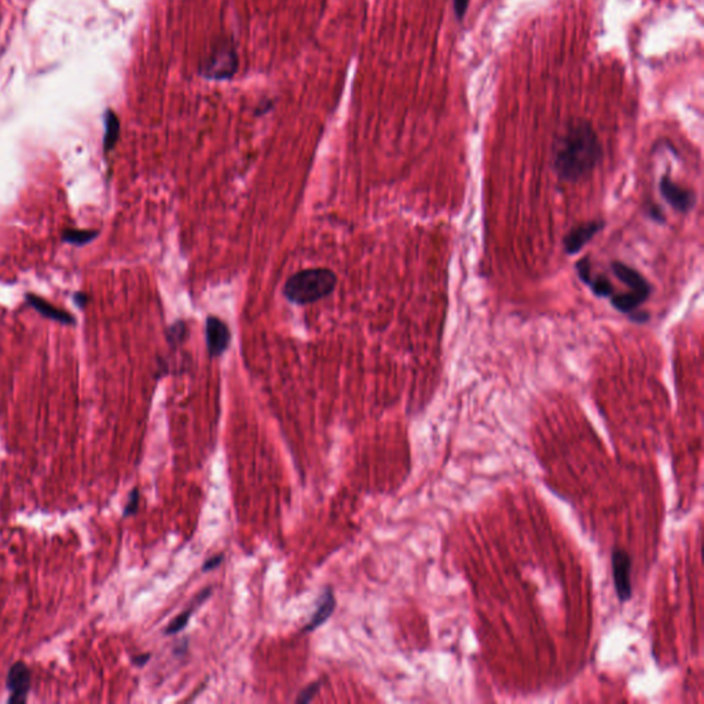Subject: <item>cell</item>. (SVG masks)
<instances>
[{
    "label": "cell",
    "instance_id": "obj_14",
    "mask_svg": "<svg viewBox=\"0 0 704 704\" xmlns=\"http://www.w3.org/2000/svg\"><path fill=\"white\" fill-rule=\"evenodd\" d=\"M105 125H107V132H105V150L109 152L113 149V146L117 142L118 132H120V123L118 118L113 111L107 113L105 118Z\"/></svg>",
    "mask_w": 704,
    "mask_h": 704
},
{
    "label": "cell",
    "instance_id": "obj_13",
    "mask_svg": "<svg viewBox=\"0 0 704 704\" xmlns=\"http://www.w3.org/2000/svg\"><path fill=\"white\" fill-rule=\"evenodd\" d=\"M211 593H212V589H211V588L204 589V590H203L198 596L194 598V601H193V604H191L193 607H190V608H187L185 612L179 613V615H178V616H176V618H175V619H173V620H172V622L166 626V629H165V634H168V636H169V634H176V633L182 632V630L186 627V625L189 623V620H190V618H191V615H193L194 609H196L197 607H200V605H201V604H203V602H204L208 597L211 596Z\"/></svg>",
    "mask_w": 704,
    "mask_h": 704
},
{
    "label": "cell",
    "instance_id": "obj_3",
    "mask_svg": "<svg viewBox=\"0 0 704 704\" xmlns=\"http://www.w3.org/2000/svg\"><path fill=\"white\" fill-rule=\"evenodd\" d=\"M611 568L616 596L620 602H626L633 597L632 557L629 552L622 547H615L611 554Z\"/></svg>",
    "mask_w": 704,
    "mask_h": 704
},
{
    "label": "cell",
    "instance_id": "obj_8",
    "mask_svg": "<svg viewBox=\"0 0 704 704\" xmlns=\"http://www.w3.org/2000/svg\"><path fill=\"white\" fill-rule=\"evenodd\" d=\"M205 334H207V347H208L210 355L212 358L220 357L227 350V347L230 344L231 334H230L228 326L217 317H208L207 325H205Z\"/></svg>",
    "mask_w": 704,
    "mask_h": 704
},
{
    "label": "cell",
    "instance_id": "obj_5",
    "mask_svg": "<svg viewBox=\"0 0 704 704\" xmlns=\"http://www.w3.org/2000/svg\"><path fill=\"white\" fill-rule=\"evenodd\" d=\"M605 227L604 220H590L572 227L563 240L567 255H577Z\"/></svg>",
    "mask_w": 704,
    "mask_h": 704
},
{
    "label": "cell",
    "instance_id": "obj_11",
    "mask_svg": "<svg viewBox=\"0 0 704 704\" xmlns=\"http://www.w3.org/2000/svg\"><path fill=\"white\" fill-rule=\"evenodd\" d=\"M334 608H336L334 595H333V592H331L330 588H326L324 595L321 596V600H320L317 611L314 612L311 620L306 625V627L303 629V632L308 633V632L317 630L321 625H324L326 620L331 616V613L334 612Z\"/></svg>",
    "mask_w": 704,
    "mask_h": 704
},
{
    "label": "cell",
    "instance_id": "obj_19",
    "mask_svg": "<svg viewBox=\"0 0 704 704\" xmlns=\"http://www.w3.org/2000/svg\"><path fill=\"white\" fill-rule=\"evenodd\" d=\"M468 6H469V0H454V13H455L458 21H462L465 18Z\"/></svg>",
    "mask_w": 704,
    "mask_h": 704
},
{
    "label": "cell",
    "instance_id": "obj_2",
    "mask_svg": "<svg viewBox=\"0 0 704 704\" xmlns=\"http://www.w3.org/2000/svg\"><path fill=\"white\" fill-rule=\"evenodd\" d=\"M337 278L329 269H307L293 274L283 286L285 297L295 304H310L329 296Z\"/></svg>",
    "mask_w": 704,
    "mask_h": 704
},
{
    "label": "cell",
    "instance_id": "obj_21",
    "mask_svg": "<svg viewBox=\"0 0 704 704\" xmlns=\"http://www.w3.org/2000/svg\"><path fill=\"white\" fill-rule=\"evenodd\" d=\"M223 558H224V556H223L221 553H220V554H217V556H214V557H211V558H208V560L205 561V564L203 565V571H204V572H210V571L215 570L217 567H219V565L221 564Z\"/></svg>",
    "mask_w": 704,
    "mask_h": 704
},
{
    "label": "cell",
    "instance_id": "obj_1",
    "mask_svg": "<svg viewBox=\"0 0 704 704\" xmlns=\"http://www.w3.org/2000/svg\"><path fill=\"white\" fill-rule=\"evenodd\" d=\"M602 156V146L592 123L572 120L554 141L553 169L563 182H579L596 169Z\"/></svg>",
    "mask_w": 704,
    "mask_h": 704
},
{
    "label": "cell",
    "instance_id": "obj_9",
    "mask_svg": "<svg viewBox=\"0 0 704 704\" xmlns=\"http://www.w3.org/2000/svg\"><path fill=\"white\" fill-rule=\"evenodd\" d=\"M577 270H578V275H579L581 281L585 282L592 289L593 295H596L597 297H611L612 295L616 293L615 286L611 283V281L607 276H604V275L593 276L592 275L589 258H585L581 262H578Z\"/></svg>",
    "mask_w": 704,
    "mask_h": 704
},
{
    "label": "cell",
    "instance_id": "obj_4",
    "mask_svg": "<svg viewBox=\"0 0 704 704\" xmlns=\"http://www.w3.org/2000/svg\"><path fill=\"white\" fill-rule=\"evenodd\" d=\"M659 190L664 201L680 214H688L696 204V194L694 190L675 183L670 176L660 178Z\"/></svg>",
    "mask_w": 704,
    "mask_h": 704
},
{
    "label": "cell",
    "instance_id": "obj_17",
    "mask_svg": "<svg viewBox=\"0 0 704 704\" xmlns=\"http://www.w3.org/2000/svg\"><path fill=\"white\" fill-rule=\"evenodd\" d=\"M138 503H139V490H138V488H134V490L130 492L128 502H127L125 509H124V517L135 515V513H136V510H138Z\"/></svg>",
    "mask_w": 704,
    "mask_h": 704
},
{
    "label": "cell",
    "instance_id": "obj_22",
    "mask_svg": "<svg viewBox=\"0 0 704 704\" xmlns=\"http://www.w3.org/2000/svg\"><path fill=\"white\" fill-rule=\"evenodd\" d=\"M149 659H150V653H145V655H139V656L132 657V662H134V664H136V666H143V664H146V663H148V660H149Z\"/></svg>",
    "mask_w": 704,
    "mask_h": 704
},
{
    "label": "cell",
    "instance_id": "obj_6",
    "mask_svg": "<svg viewBox=\"0 0 704 704\" xmlns=\"http://www.w3.org/2000/svg\"><path fill=\"white\" fill-rule=\"evenodd\" d=\"M31 670L22 663L17 662L11 666L7 674V688L10 691L8 703H25L28 692L31 689Z\"/></svg>",
    "mask_w": 704,
    "mask_h": 704
},
{
    "label": "cell",
    "instance_id": "obj_10",
    "mask_svg": "<svg viewBox=\"0 0 704 704\" xmlns=\"http://www.w3.org/2000/svg\"><path fill=\"white\" fill-rule=\"evenodd\" d=\"M235 65L237 61L234 52L228 47H223L221 50L212 55L205 68V73L207 76L214 79H223L226 76L233 75V72L235 70Z\"/></svg>",
    "mask_w": 704,
    "mask_h": 704
},
{
    "label": "cell",
    "instance_id": "obj_16",
    "mask_svg": "<svg viewBox=\"0 0 704 704\" xmlns=\"http://www.w3.org/2000/svg\"><path fill=\"white\" fill-rule=\"evenodd\" d=\"M320 688H321V682H314V684L308 685L306 689H303V691L299 694V696H297V699H296V703L306 704L308 703V702H311V701H313V698H314V696L317 695V692L320 691Z\"/></svg>",
    "mask_w": 704,
    "mask_h": 704
},
{
    "label": "cell",
    "instance_id": "obj_12",
    "mask_svg": "<svg viewBox=\"0 0 704 704\" xmlns=\"http://www.w3.org/2000/svg\"><path fill=\"white\" fill-rule=\"evenodd\" d=\"M26 300L28 303L36 308L42 315L50 318V320H54V321H58L61 324H66V325H70L75 322L73 317H70V314L59 310V308H55L54 306H52L50 303L45 302L43 299L38 297V296H33V295H26Z\"/></svg>",
    "mask_w": 704,
    "mask_h": 704
},
{
    "label": "cell",
    "instance_id": "obj_7",
    "mask_svg": "<svg viewBox=\"0 0 704 704\" xmlns=\"http://www.w3.org/2000/svg\"><path fill=\"white\" fill-rule=\"evenodd\" d=\"M611 270L619 281H622L626 286H629L632 293L640 296L644 300H647L650 297V293H652V286L640 271H637L622 262H612Z\"/></svg>",
    "mask_w": 704,
    "mask_h": 704
},
{
    "label": "cell",
    "instance_id": "obj_20",
    "mask_svg": "<svg viewBox=\"0 0 704 704\" xmlns=\"http://www.w3.org/2000/svg\"><path fill=\"white\" fill-rule=\"evenodd\" d=\"M647 215L653 219L657 223H664V215H663V211L660 210V207H657L656 204H648L647 207Z\"/></svg>",
    "mask_w": 704,
    "mask_h": 704
},
{
    "label": "cell",
    "instance_id": "obj_15",
    "mask_svg": "<svg viewBox=\"0 0 704 704\" xmlns=\"http://www.w3.org/2000/svg\"><path fill=\"white\" fill-rule=\"evenodd\" d=\"M98 235L97 231H81V230H68L63 234V240L70 242V244H77V245H84L90 241H93Z\"/></svg>",
    "mask_w": 704,
    "mask_h": 704
},
{
    "label": "cell",
    "instance_id": "obj_23",
    "mask_svg": "<svg viewBox=\"0 0 704 704\" xmlns=\"http://www.w3.org/2000/svg\"><path fill=\"white\" fill-rule=\"evenodd\" d=\"M76 302H77V304H79L80 307H83V306L87 303V296H86V295H83V293H79V295L76 296Z\"/></svg>",
    "mask_w": 704,
    "mask_h": 704
},
{
    "label": "cell",
    "instance_id": "obj_18",
    "mask_svg": "<svg viewBox=\"0 0 704 704\" xmlns=\"http://www.w3.org/2000/svg\"><path fill=\"white\" fill-rule=\"evenodd\" d=\"M186 336V325L183 322H178L175 325L171 326L169 327V331H168V338L171 343L173 344H178L182 341V338Z\"/></svg>",
    "mask_w": 704,
    "mask_h": 704
}]
</instances>
